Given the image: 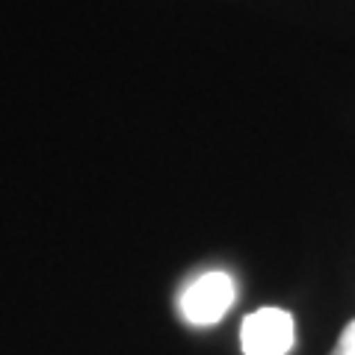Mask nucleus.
<instances>
[{
	"instance_id": "nucleus-1",
	"label": "nucleus",
	"mask_w": 355,
	"mask_h": 355,
	"mask_svg": "<svg viewBox=\"0 0 355 355\" xmlns=\"http://www.w3.org/2000/svg\"><path fill=\"white\" fill-rule=\"evenodd\" d=\"M237 299V284L228 272L210 270L184 287L178 308L190 326H216Z\"/></svg>"
},
{
	"instance_id": "nucleus-2",
	"label": "nucleus",
	"mask_w": 355,
	"mask_h": 355,
	"mask_svg": "<svg viewBox=\"0 0 355 355\" xmlns=\"http://www.w3.org/2000/svg\"><path fill=\"white\" fill-rule=\"evenodd\" d=\"M293 314L284 308H261L240 326L243 355H287L293 347Z\"/></svg>"
},
{
	"instance_id": "nucleus-3",
	"label": "nucleus",
	"mask_w": 355,
	"mask_h": 355,
	"mask_svg": "<svg viewBox=\"0 0 355 355\" xmlns=\"http://www.w3.org/2000/svg\"><path fill=\"white\" fill-rule=\"evenodd\" d=\"M329 355H355V320H349V323L343 326L335 349H331Z\"/></svg>"
}]
</instances>
